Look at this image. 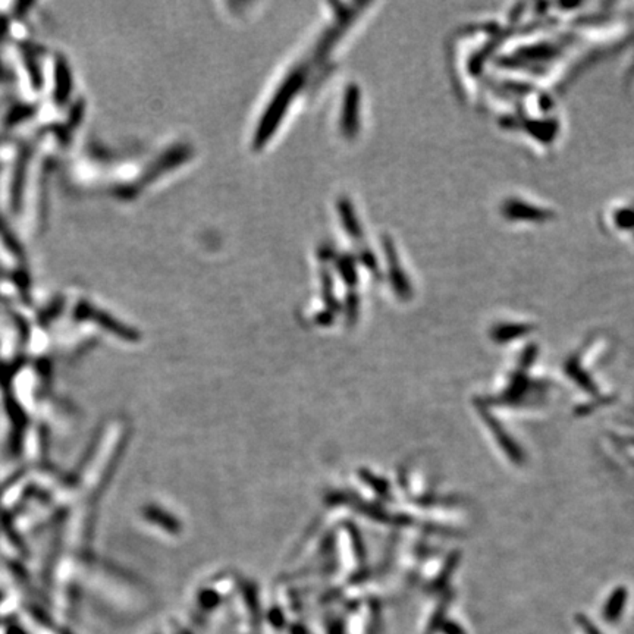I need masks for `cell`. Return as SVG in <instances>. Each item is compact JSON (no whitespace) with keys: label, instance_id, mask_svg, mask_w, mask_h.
Instances as JSON below:
<instances>
[{"label":"cell","instance_id":"1","mask_svg":"<svg viewBox=\"0 0 634 634\" xmlns=\"http://www.w3.org/2000/svg\"><path fill=\"white\" fill-rule=\"evenodd\" d=\"M624 603H625V592L624 590H617L611 596L608 603H606V606H605V611H603L605 620L610 621V623L617 621L618 617L621 615V611L624 608Z\"/></svg>","mask_w":634,"mask_h":634},{"label":"cell","instance_id":"2","mask_svg":"<svg viewBox=\"0 0 634 634\" xmlns=\"http://www.w3.org/2000/svg\"><path fill=\"white\" fill-rule=\"evenodd\" d=\"M577 621H578V625L582 627V630L586 634H602V631L590 620H588V618L580 615V617H577Z\"/></svg>","mask_w":634,"mask_h":634}]
</instances>
